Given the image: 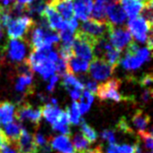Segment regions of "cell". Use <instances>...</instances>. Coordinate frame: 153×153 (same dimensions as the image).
Returning a JSON list of instances; mask_svg holds the SVG:
<instances>
[{
	"instance_id": "cell-40",
	"label": "cell",
	"mask_w": 153,
	"mask_h": 153,
	"mask_svg": "<svg viewBox=\"0 0 153 153\" xmlns=\"http://www.w3.org/2000/svg\"><path fill=\"white\" fill-rule=\"evenodd\" d=\"M10 140H8L6 137L5 133H4L3 129L0 128V147H2L3 146H6V144H10Z\"/></svg>"
},
{
	"instance_id": "cell-13",
	"label": "cell",
	"mask_w": 153,
	"mask_h": 153,
	"mask_svg": "<svg viewBox=\"0 0 153 153\" xmlns=\"http://www.w3.org/2000/svg\"><path fill=\"white\" fill-rule=\"evenodd\" d=\"M107 21L112 25H121L126 22L127 16L122 9L121 5L118 4H111L106 10Z\"/></svg>"
},
{
	"instance_id": "cell-17",
	"label": "cell",
	"mask_w": 153,
	"mask_h": 153,
	"mask_svg": "<svg viewBox=\"0 0 153 153\" xmlns=\"http://www.w3.org/2000/svg\"><path fill=\"white\" fill-rule=\"evenodd\" d=\"M120 3L126 16L130 18V19L139 17L143 8L142 4L137 0H121Z\"/></svg>"
},
{
	"instance_id": "cell-42",
	"label": "cell",
	"mask_w": 153,
	"mask_h": 153,
	"mask_svg": "<svg viewBox=\"0 0 153 153\" xmlns=\"http://www.w3.org/2000/svg\"><path fill=\"white\" fill-rule=\"evenodd\" d=\"M139 1L143 7H151L152 6V0H137Z\"/></svg>"
},
{
	"instance_id": "cell-27",
	"label": "cell",
	"mask_w": 153,
	"mask_h": 153,
	"mask_svg": "<svg viewBox=\"0 0 153 153\" xmlns=\"http://www.w3.org/2000/svg\"><path fill=\"white\" fill-rule=\"evenodd\" d=\"M66 111L68 115H69L70 123L73 125H78L80 122V112L79 110V104L76 102H73L71 105V107L66 108Z\"/></svg>"
},
{
	"instance_id": "cell-35",
	"label": "cell",
	"mask_w": 153,
	"mask_h": 153,
	"mask_svg": "<svg viewBox=\"0 0 153 153\" xmlns=\"http://www.w3.org/2000/svg\"><path fill=\"white\" fill-rule=\"evenodd\" d=\"M85 83H83L84 87L86 88V90L88 92H90V93L93 95L96 93V90H97V87H98V84L97 82H95L93 79H85Z\"/></svg>"
},
{
	"instance_id": "cell-25",
	"label": "cell",
	"mask_w": 153,
	"mask_h": 153,
	"mask_svg": "<svg viewBox=\"0 0 153 153\" xmlns=\"http://www.w3.org/2000/svg\"><path fill=\"white\" fill-rule=\"evenodd\" d=\"M61 83H62V85L65 87V89H67L68 91H71L73 89L82 91L84 88L83 83L72 74H65L64 75Z\"/></svg>"
},
{
	"instance_id": "cell-1",
	"label": "cell",
	"mask_w": 153,
	"mask_h": 153,
	"mask_svg": "<svg viewBox=\"0 0 153 153\" xmlns=\"http://www.w3.org/2000/svg\"><path fill=\"white\" fill-rule=\"evenodd\" d=\"M99 41L90 35L84 33L82 30H78L74 34V41L72 50L75 56L89 61L94 57V50Z\"/></svg>"
},
{
	"instance_id": "cell-16",
	"label": "cell",
	"mask_w": 153,
	"mask_h": 153,
	"mask_svg": "<svg viewBox=\"0 0 153 153\" xmlns=\"http://www.w3.org/2000/svg\"><path fill=\"white\" fill-rule=\"evenodd\" d=\"M89 63L88 61L82 58H79L73 55L67 61V71L68 74H79V73H85L88 71Z\"/></svg>"
},
{
	"instance_id": "cell-14",
	"label": "cell",
	"mask_w": 153,
	"mask_h": 153,
	"mask_svg": "<svg viewBox=\"0 0 153 153\" xmlns=\"http://www.w3.org/2000/svg\"><path fill=\"white\" fill-rule=\"evenodd\" d=\"M93 7V0H75L74 17L85 22L89 19Z\"/></svg>"
},
{
	"instance_id": "cell-33",
	"label": "cell",
	"mask_w": 153,
	"mask_h": 153,
	"mask_svg": "<svg viewBox=\"0 0 153 153\" xmlns=\"http://www.w3.org/2000/svg\"><path fill=\"white\" fill-rule=\"evenodd\" d=\"M121 0H93V5L102 7L107 10V8L111 4H118Z\"/></svg>"
},
{
	"instance_id": "cell-28",
	"label": "cell",
	"mask_w": 153,
	"mask_h": 153,
	"mask_svg": "<svg viewBox=\"0 0 153 153\" xmlns=\"http://www.w3.org/2000/svg\"><path fill=\"white\" fill-rule=\"evenodd\" d=\"M73 146L75 148L76 152H80L82 150H85L89 146V143L87 142V140L82 135V133H76V134L73 137Z\"/></svg>"
},
{
	"instance_id": "cell-19",
	"label": "cell",
	"mask_w": 153,
	"mask_h": 153,
	"mask_svg": "<svg viewBox=\"0 0 153 153\" xmlns=\"http://www.w3.org/2000/svg\"><path fill=\"white\" fill-rule=\"evenodd\" d=\"M15 105L9 101L0 102V124H7L13 121Z\"/></svg>"
},
{
	"instance_id": "cell-21",
	"label": "cell",
	"mask_w": 153,
	"mask_h": 153,
	"mask_svg": "<svg viewBox=\"0 0 153 153\" xmlns=\"http://www.w3.org/2000/svg\"><path fill=\"white\" fill-rule=\"evenodd\" d=\"M61 112L62 111L57 106L51 104H46L42 107V116H44L47 121L51 124L54 123L58 119Z\"/></svg>"
},
{
	"instance_id": "cell-29",
	"label": "cell",
	"mask_w": 153,
	"mask_h": 153,
	"mask_svg": "<svg viewBox=\"0 0 153 153\" xmlns=\"http://www.w3.org/2000/svg\"><path fill=\"white\" fill-rule=\"evenodd\" d=\"M107 153H135V148L134 146H129V144L119 146L115 143L108 146Z\"/></svg>"
},
{
	"instance_id": "cell-3",
	"label": "cell",
	"mask_w": 153,
	"mask_h": 153,
	"mask_svg": "<svg viewBox=\"0 0 153 153\" xmlns=\"http://www.w3.org/2000/svg\"><path fill=\"white\" fill-rule=\"evenodd\" d=\"M121 82L118 79H110L106 82L100 84L97 87L95 95L100 100H112L115 102L129 101L130 98L124 97L118 92Z\"/></svg>"
},
{
	"instance_id": "cell-32",
	"label": "cell",
	"mask_w": 153,
	"mask_h": 153,
	"mask_svg": "<svg viewBox=\"0 0 153 153\" xmlns=\"http://www.w3.org/2000/svg\"><path fill=\"white\" fill-rule=\"evenodd\" d=\"M153 82V78H152V74L151 73H146V74H144L142 76H140V79L138 80V82L140 86H143V87H148L151 85V83Z\"/></svg>"
},
{
	"instance_id": "cell-34",
	"label": "cell",
	"mask_w": 153,
	"mask_h": 153,
	"mask_svg": "<svg viewBox=\"0 0 153 153\" xmlns=\"http://www.w3.org/2000/svg\"><path fill=\"white\" fill-rule=\"evenodd\" d=\"M101 137L107 142L111 143H115V135H114V131L111 130V129H108V130H105L102 132Z\"/></svg>"
},
{
	"instance_id": "cell-41",
	"label": "cell",
	"mask_w": 153,
	"mask_h": 153,
	"mask_svg": "<svg viewBox=\"0 0 153 153\" xmlns=\"http://www.w3.org/2000/svg\"><path fill=\"white\" fill-rule=\"evenodd\" d=\"M69 93H70L71 98L74 100V102H76V100H79L80 98V96H82V91L76 90V89H73L69 91Z\"/></svg>"
},
{
	"instance_id": "cell-18",
	"label": "cell",
	"mask_w": 153,
	"mask_h": 153,
	"mask_svg": "<svg viewBox=\"0 0 153 153\" xmlns=\"http://www.w3.org/2000/svg\"><path fill=\"white\" fill-rule=\"evenodd\" d=\"M23 127L19 121H11L9 123L5 124L4 127V133H5L8 140H10L11 143H15L19 138L22 134Z\"/></svg>"
},
{
	"instance_id": "cell-22",
	"label": "cell",
	"mask_w": 153,
	"mask_h": 153,
	"mask_svg": "<svg viewBox=\"0 0 153 153\" xmlns=\"http://www.w3.org/2000/svg\"><path fill=\"white\" fill-rule=\"evenodd\" d=\"M121 53H122L121 51L115 49V48L111 46L104 52L103 55L101 56V58L106 60L110 65H111L115 69V68L118 66V64L120 63V60H121Z\"/></svg>"
},
{
	"instance_id": "cell-8",
	"label": "cell",
	"mask_w": 153,
	"mask_h": 153,
	"mask_svg": "<svg viewBox=\"0 0 153 153\" xmlns=\"http://www.w3.org/2000/svg\"><path fill=\"white\" fill-rule=\"evenodd\" d=\"M14 116L19 122L29 120L35 125H39L42 118V107L34 108L28 103H22L18 107Z\"/></svg>"
},
{
	"instance_id": "cell-37",
	"label": "cell",
	"mask_w": 153,
	"mask_h": 153,
	"mask_svg": "<svg viewBox=\"0 0 153 153\" xmlns=\"http://www.w3.org/2000/svg\"><path fill=\"white\" fill-rule=\"evenodd\" d=\"M0 153H19V152L16 148L14 143H10L0 147Z\"/></svg>"
},
{
	"instance_id": "cell-39",
	"label": "cell",
	"mask_w": 153,
	"mask_h": 153,
	"mask_svg": "<svg viewBox=\"0 0 153 153\" xmlns=\"http://www.w3.org/2000/svg\"><path fill=\"white\" fill-rule=\"evenodd\" d=\"M152 89H151V87H147L144 89L143 91V93L142 94V99H143V101L144 103H147V102H149L150 100L152 99Z\"/></svg>"
},
{
	"instance_id": "cell-6",
	"label": "cell",
	"mask_w": 153,
	"mask_h": 153,
	"mask_svg": "<svg viewBox=\"0 0 153 153\" xmlns=\"http://www.w3.org/2000/svg\"><path fill=\"white\" fill-rule=\"evenodd\" d=\"M108 40L111 45L119 51H123L133 41V37L126 26H114L108 22Z\"/></svg>"
},
{
	"instance_id": "cell-9",
	"label": "cell",
	"mask_w": 153,
	"mask_h": 153,
	"mask_svg": "<svg viewBox=\"0 0 153 153\" xmlns=\"http://www.w3.org/2000/svg\"><path fill=\"white\" fill-rule=\"evenodd\" d=\"M79 30L90 35L97 41H101L106 38V35L108 32V22L104 23L95 21V19H88L87 21L82 23Z\"/></svg>"
},
{
	"instance_id": "cell-24",
	"label": "cell",
	"mask_w": 153,
	"mask_h": 153,
	"mask_svg": "<svg viewBox=\"0 0 153 153\" xmlns=\"http://www.w3.org/2000/svg\"><path fill=\"white\" fill-rule=\"evenodd\" d=\"M33 71L37 72L43 76V79L47 80L55 73V65L54 63L51 62L50 60H45L42 63H40L38 66H36Z\"/></svg>"
},
{
	"instance_id": "cell-30",
	"label": "cell",
	"mask_w": 153,
	"mask_h": 153,
	"mask_svg": "<svg viewBox=\"0 0 153 153\" xmlns=\"http://www.w3.org/2000/svg\"><path fill=\"white\" fill-rule=\"evenodd\" d=\"M139 138L142 140L146 149L148 150V152L152 151V147H153V136H152V132H146V131H143V132H138Z\"/></svg>"
},
{
	"instance_id": "cell-43",
	"label": "cell",
	"mask_w": 153,
	"mask_h": 153,
	"mask_svg": "<svg viewBox=\"0 0 153 153\" xmlns=\"http://www.w3.org/2000/svg\"><path fill=\"white\" fill-rule=\"evenodd\" d=\"M98 153H103V149H102V150H101V151H99V152H98Z\"/></svg>"
},
{
	"instance_id": "cell-26",
	"label": "cell",
	"mask_w": 153,
	"mask_h": 153,
	"mask_svg": "<svg viewBox=\"0 0 153 153\" xmlns=\"http://www.w3.org/2000/svg\"><path fill=\"white\" fill-rule=\"evenodd\" d=\"M80 131H82V135L87 140V142L91 143H94L96 140H97V137H98V134L97 132L92 127H90L88 124L84 121L83 119L80 120Z\"/></svg>"
},
{
	"instance_id": "cell-15",
	"label": "cell",
	"mask_w": 153,
	"mask_h": 153,
	"mask_svg": "<svg viewBox=\"0 0 153 153\" xmlns=\"http://www.w3.org/2000/svg\"><path fill=\"white\" fill-rule=\"evenodd\" d=\"M18 79L16 82L15 88L19 92H25L26 94H32L34 92L33 73L17 75Z\"/></svg>"
},
{
	"instance_id": "cell-4",
	"label": "cell",
	"mask_w": 153,
	"mask_h": 153,
	"mask_svg": "<svg viewBox=\"0 0 153 153\" xmlns=\"http://www.w3.org/2000/svg\"><path fill=\"white\" fill-rule=\"evenodd\" d=\"M27 48H30L29 42L23 39H10L4 45L1 52H6L11 61L19 64L25 60Z\"/></svg>"
},
{
	"instance_id": "cell-31",
	"label": "cell",
	"mask_w": 153,
	"mask_h": 153,
	"mask_svg": "<svg viewBox=\"0 0 153 153\" xmlns=\"http://www.w3.org/2000/svg\"><path fill=\"white\" fill-rule=\"evenodd\" d=\"M116 127L118 128L119 131H121L122 133H125V134H134V131H133V129L129 125V123L125 117H122L119 119V121L116 124Z\"/></svg>"
},
{
	"instance_id": "cell-12",
	"label": "cell",
	"mask_w": 153,
	"mask_h": 153,
	"mask_svg": "<svg viewBox=\"0 0 153 153\" xmlns=\"http://www.w3.org/2000/svg\"><path fill=\"white\" fill-rule=\"evenodd\" d=\"M51 149L57 151V153H76V150L71 142V136L61 135L51 137L48 140Z\"/></svg>"
},
{
	"instance_id": "cell-7",
	"label": "cell",
	"mask_w": 153,
	"mask_h": 153,
	"mask_svg": "<svg viewBox=\"0 0 153 153\" xmlns=\"http://www.w3.org/2000/svg\"><path fill=\"white\" fill-rule=\"evenodd\" d=\"M88 72L96 80H106L114 73V68L103 58L94 56L88 66Z\"/></svg>"
},
{
	"instance_id": "cell-10",
	"label": "cell",
	"mask_w": 153,
	"mask_h": 153,
	"mask_svg": "<svg viewBox=\"0 0 153 153\" xmlns=\"http://www.w3.org/2000/svg\"><path fill=\"white\" fill-rule=\"evenodd\" d=\"M16 148L19 153H37L38 146L34 140V136L28 133L25 128L15 143Z\"/></svg>"
},
{
	"instance_id": "cell-38",
	"label": "cell",
	"mask_w": 153,
	"mask_h": 153,
	"mask_svg": "<svg viewBox=\"0 0 153 153\" xmlns=\"http://www.w3.org/2000/svg\"><path fill=\"white\" fill-rule=\"evenodd\" d=\"M60 76L57 75V74H53L52 75L51 78H50V83H49V85H48V90H49L50 92L51 91H53L54 90V87H55V84L56 82H58V79H59Z\"/></svg>"
},
{
	"instance_id": "cell-23",
	"label": "cell",
	"mask_w": 153,
	"mask_h": 153,
	"mask_svg": "<svg viewBox=\"0 0 153 153\" xmlns=\"http://www.w3.org/2000/svg\"><path fill=\"white\" fill-rule=\"evenodd\" d=\"M123 68H125L128 71H133L139 69L143 64V60L139 57L138 55H130V54H125V56L122 58V60H120Z\"/></svg>"
},
{
	"instance_id": "cell-20",
	"label": "cell",
	"mask_w": 153,
	"mask_h": 153,
	"mask_svg": "<svg viewBox=\"0 0 153 153\" xmlns=\"http://www.w3.org/2000/svg\"><path fill=\"white\" fill-rule=\"evenodd\" d=\"M132 123L139 132L146 131L148 124L150 123V116L143 111L138 110L132 116Z\"/></svg>"
},
{
	"instance_id": "cell-11",
	"label": "cell",
	"mask_w": 153,
	"mask_h": 153,
	"mask_svg": "<svg viewBox=\"0 0 153 153\" xmlns=\"http://www.w3.org/2000/svg\"><path fill=\"white\" fill-rule=\"evenodd\" d=\"M40 17H43L47 19L50 27L53 31H60L64 29V27H65V21L61 18V16L54 10L53 7H51L47 3L45 9H44L43 13Z\"/></svg>"
},
{
	"instance_id": "cell-36",
	"label": "cell",
	"mask_w": 153,
	"mask_h": 153,
	"mask_svg": "<svg viewBox=\"0 0 153 153\" xmlns=\"http://www.w3.org/2000/svg\"><path fill=\"white\" fill-rule=\"evenodd\" d=\"M33 136H34V140H35L36 144H37L38 148L46 146L47 143H49V140H48L45 138V136H43L41 133H36V134Z\"/></svg>"
},
{
	"instance_id": "cell-5",
	"label": "cell",
	"mask_w": 153,
	"mask_h": 153,
	"mask_svg": "<svg viewBox=\"0 0 153 153\" xmlns=\"http://www.w3.org/2000/svg\"><path fill=\"white\" fill-rule=\"evenodd\" d=\"M127 29L137 42L146 43L148 37L152 34V22H147L140 16L131 19L127 23Z\"/></svg>"
},
{
	"instance_id": "cell-2",
	"label": "cell",
	"mask_w": 153,
	"mask_h": 153,
	"mask_svg": "<svg viewBox=\"0 0 153 153\" xmlns=\"http://www.w3.org/2000/svg\"><path fill=\"white\" fill-rule=\"evenodd\" d=\"M34 25V19L27 16L13 19L7 25V35L9 39L27 40V35L29 34Z\"/></svg>"
}]
</instances>
